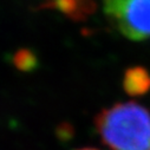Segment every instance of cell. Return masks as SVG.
Wrapping results in <instances>:
<instances>
[{
    "mask_svg": "<svg viewBox=\"0 0 150 150\" xmlns=\"http://www.w3.org/2000/svg\"><path fill=\"white\" fill-rule=\"evenodd\" d=\"M95 127L111 150H150V112L138 103L124 102L103 109Z\"/></svg>",
    "mask_w": 150,
    "mask_h": 150,
    "instance_id": "1",
    "label": "cell"
},
{
    "mask_svg": "<svg viewBox=\"0 0 150 150\" xmlns=\"http://www.w3.org/2000/svg\"><path fill=\"white\" fill-rule=\"evenodd\" d=\"M103 10L125 38L134 42L150 38V0H103Z\"/></svg>",
    "mask_w": 150,
    "mask_h": 150,
    "instance_id": "2",
    "label": "cell"
},
{
    "mask_svg": "<svg viewBox=\"0 0 150 150\" xmlns=\"http://www.w3.org/2000/svg\"><path fill=\"white\" fill-rule=\"evenodd\" d=\"M96 0H44L42 7L57 10L72 20L82 21L96 10Z\"/></svg>",
    "mask_w": 150,
    "mask_h": 150,
    "instance_id": "3",
    "label": "cell"
},
{
    "mask_svg": "<svg viewBox=\"0 0 150 150\" xmlns=\"http://www.w3.org/2000/svg\"><path fill=\"white\" fill-rule=\"evenodd\" d=\"M124 91L132 97H139L150 91V72L142 66H134L124 72Z\"/></svg>",
    "mask_w": 150,
    "mask_h": 150,
    "instance_id": "4",
    "label": "cell"
},
{
    "mask_svg": "<svg viewBox=\"0 0 150 150\" xmlns=\"http://www.w3.org/2000/svg\"><path fill=\"white\" fill-rule=\"evenodd\" d=\"M13 64L18 70L23 72H30L38 66V58L31 50L21 49L14 53Z\"/></svg>",
    "mask_w": 150,
    "mask_h": 150,
    "instance_id": "5",
    "label": "cell"
},
{
    "mask_svg": "<svg viewBox=\"0 0 150 150\" xmlns=\"http://www.w3.org/2000/svg\"><path fill=\"white\" fill-rule=\"evenodd\" d=\"M79 150H97V149H92V148H84V149H79Z\"/></svg>",
    "mask_w": 150,
    "mask_h": 150,
    "instance_id": "6",
    "label": "cell"
}]
</instances>
